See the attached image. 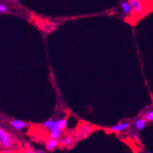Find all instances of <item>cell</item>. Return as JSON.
Here are the masks:
<instances>
[{
  "mask_svg": "<svg viewBox=\"0 0 153 153\" xmlns=\"http://www.w3.org/2000/svg\"><path fill=\"white\" fill-rule=\"evenodd\" d=\"M0 146L4 149H10L13 146V140L9 132L0 128Z\"/></svg>",
  "mask_w": 153,
  "mask_h": 153,
  "instance_id": "cell-1",
  "label": "cell"
},
{
  "mask_svg": "<svg viewBox=\"0 0 153 153\" xmlns=\"http://www.w3.org/2000/svg\"><path fill=\"white\" fill-rule=\"evenodd\" d=\"M128 2L130 4L133 16H140L145 10V4L142 0H128Z\"/></svg>",
  "mask_w": 153,
  "mask_h": 153,
  "instance_id": "cell-2",
  "label": "cell"
},
{
  "mask_svg": "<svg viewBox=\"0 0 153 153\" xmlns=\"http://www.w3.org/2000/svg\"><path fill=\"white\" fill-rule=\"evenodd\" d=\"M93 127L89 124H82L79 128L78 131V138L79 139H82V138L87 137L92 131H93Z\"/></svg>",
  "mask_w": 153,
  "mask_h": 153,
  "instance_id": "cell-3",
  "label": "cell"
},
{
  "mask_svg": "<svg viewBox=\"0 0 153 153\" xmlns=\"http://www.w3.org/2000/svg\"><path fill=\"white\" fill-rule=\"evenodd\" d=\"M49 131H50V138H53V139L60 138L62 134V130L58 127L56 124V120L54 121V124L53 125L52 128L49 130Z\"/></svg>",
  "mask_w": 153,
  "mask_h": 153,
  "instance_id": "cell-4",
  "label": "cell"
},
{
  "mask_svg": "<svg viewBox=\"0 0 153 153\" xmlns=\"http://www.w3.org/2000/svg\"><path fill=\"white\" fill-rule=\"evenodd\" d=\"M10 125L16 131H21L23 128L28 127V123L20 120H12L10 121Z\"/></svg>",
  "mask_w": 153,
  "mask_h": 153,
  "instance_id": "cell-5",
  "label": "cell"
},
{
  "mask_svg": "<svg viewBox=\"0 0 153 153\" xmlns=\"http://www.w3.org/2000/svg\"><path fill=\"white\" fill-rule=\"evenodd\" d=\"M130 122H122L119 123L117 124H115L111 128V131L113 132H121L127 130L128 128H130Z\"/></svg>",
  "mask_w": 153,
  "mask_h": 153,
  "instance_id": "cell-6",
  "label": "cell"
},
{
  "mask_svg": "<svg viewBox=\"0 0 153 153\" xmlns=\"http://www.w3.org/2000/svg\"><path fill=\"white\" fill-rule=\"evenodd\" d=\"M120 7H121V10H122L124 15L128 16V17L131 16V9L130 4H129L128 1H122V2H120Z\"/></svg>",
  "mask_w": 153,
  "mask_h": 153,
  "instance_id": "cell-7",
  "label": "cell"
},
{
  "mask_svg": "<svg viewBox=\"0 0 153 153\" xmlns=\"http://www.w3.org/2000/svg\"><path fill=\"white\" fill-rule=\"evenodd\" d=\"M59 146V140L58 139H53V138H51L48 142L46 143V146L45 148L48 151L52 152L54 149H56L58 146Z\"/></svg>",
  "mask_w": 153,
  "mask_h": 153,
  "instance_id": "cell-8",
  "label": "cell"
},
{
  "mask_svg": "<svg viewBox=\"0 0 153 153\" xmlns=\"http://www.w3.org/2000/svg\"><path fill=\"white\" fill-rule=\"evenodd\" d=\"M147 122L144 118H138L134 121V126L138 131H142L144 128H146Z\"/></svg>",
  "mask_w": 153,
  "mask_h": 153,
  "instance_id": "cell-9",
  "label": "cell"
},
{
  "mask_svg": "<svg viewBox=\"0 0 153 153\" xmlns=\"http://www.w3.org/2000/svg\"><path fill=\"white\" fill-rule=\"evenodd\" d=\"M74 142V138L70 136H66L59 141V145L62 146H70Z\"/></svg>",
  "mask_w": 153,
  "mask_h": 153,
  "instance_id": "cell-10",
  "label": "cell"
},
{
  "mask_svg": "<svg viewBox=\"0 0 153 153\" xmlns=\"http://www.w3.org/2000/svg\"><path fill=\"white\" fill-rule=\"evenodd\" d=\"M56 124L57 125H58V128L63 131L64 129H65L66 127H67V119H58V120H56Z\"/></svg>",
  "mask_w": 153,
  "mask_h": 153,
  "instance_id": "cell-11",
  "label": "cell"
},
{
  "mask_svg": "<svg viewBox=\"0 0 153 153\" xmlns=\"http://www.w3.org/2000/svg\"><path fill=\"white\" fill-rule=\"evenodd\" d=\"M54 121H55V120H52V119H49V120H46L45 122L43 123V124H42V127H44V128H47V129H48V130L49 131L51 129V128H52L53 125H54Z\"/></svg>",
  "mask_w": 153,
  "mask_h": 153,
  "instance_id": "cell-12",
  "label": "cell"
},
{
  "mask_svg": "<svg viewBox=\"0 0 153 153\" xmlns=\"http://www.w3.org/2000/svg\"><path fill=\"white\" fill-rule=\"evenodd\" d=\"M143 118L146 120V122H152V121H153V110H151V111L146 112Z\"/></svg>",
  "mask_w": 153,
  "mask_h": 153,
  "instance_id": "cell-13",
  "label": "cell"
},
{
  "mask_svg": "<svg viewBox=\"0 0 153 153\" xmlns=\"http://www.w3.org/2000/svg\"><path fill=\"white\" fill-rule=\"evenodd\" d=\"M8 11V9L5 5L0 3V13H6Z\"/></svg>",
  "mask_w": 153,
  "mask_h": 153,
  "instance_id": "cell-14",
  "label": "cell"
},
{
  "mask_svg": "<svg viewBox=\"0 0 153 153\" xmlns=\"http://www.w3.org/2000/svg\"><path fill=\"white\" fill-rule=\"evenodd\" d=\"M24 153H37V152L33 151V150H31V149H27L24 152Z\"/></svg>",
  "mask_w": 153,
  "mask_h": 153,
  "instance_id": "cell-15",
  "label": "cell"
},
{
  "mask_svg": "<svg viewBox=\"0 0 153 153\" xmlns=\"http://www.w3.org/2000/svg\"><path fill=\"white\" fill-rule=\"evenodd\" d=\"M37 153H46L45 152V150H43V149H40V150H37Z\"/></svg>",
  "mask_w": 153,
  "mask_h": 153,
  "instance_id": "cell-16",
  "label": "cell"
},
{
  "mask_svg": "<svg viewBox=\"0 0 153 153\" xmlns=\"http://www.w3.org/2000/svg\"><path fill=\"white\" fill-rule=\"evenodd\" d=\"M10 1H12V2H18V0H10Z\"/></svg>",
  "mask_w": 153,
  "mask_h": 153,
  "instance_id": "cell-17",
  "label": "cell"
}]
</instances>
